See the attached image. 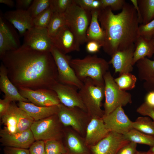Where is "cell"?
Here are the masks:
<instances>
[{"label":"cell","mask_w":154,"mask_h":154,"mask_svg":"<svg viewBox=\"0 0 154 154\" xmlns=\"http://www.w3.org/2000/svg\"><path fill=\"white\" fill-rule=\"evenodd\" d=\"M50 7L54 13L63 14L71 5L73 0H50Z\"/></svg>","instance_id":"obj_38"},{"label":"cell","mask_w":154,"mask_h":154,"mask_svg":"<svg viewBox=\"0 0 154 154\" xmlns=\"http://www.w3.org/2000/svg\"><path fill=\"white\" fill-rule=\"evenodd\" d=\"M0 3L11 8L13 7L15 5L14 1L12 0H0Z\"/></svg>","instance_id":"obj_50"},{"label":"cell","mask_w":154,"mask_h":154,"mask_svg":"<svg viewBox=\"0 0 154 154\" xmlns=\"http://www.w3.org/2000/svg\"><path fill=\"white\" fill-rule=\"evenodd\" d=\"M70 64L82 82L90 78L96 85L104 86V76L109 70V66L104 59L96 55H88L82 59H71Z\"/></svg>","instance_id":"obj_3"},{"label":"cell","mask_w":154,"mask_h":154,"mask_svg":"<svg viewBox=\"0 0 154 154\" xmlns=\"http://www.w3.org/2000/svg\"><path fill=\"white\" fill-rule=\"evenodd\" d=\"M4 154H30L27 149L5 147L3 148Z\"/></svg>","instance_id":"obj_43"},{"label":"cell","mask_w":154,"mask_h":154,"mask_svg":"<svg viewBox=\"0 0 154 154\" xmlns=\"http://www.w3.org/2000/svg\"><path fill=\"white\" fill-rule=\"evenodd\" d=\"M101 9L110 7L112 10L116 11L122 10L126 3L124 0H100Z\"/></svg>","instance_id":"obj_39"},{"label":"cell","mask_w":154,"mask_h":154,"mask_svg":"<svg viewBox=\"0 0 154 154\" xmlns=\"http://www.w3.org/2000/svg\"><path fill=\"white\" fill-rule=\"evenodd\" d=\"M15 109L18 118L17 132L30 129L35 121L33 119L16 105Z\"/></svg>","instance_id":"obj_31"},{"label":"cell","mask_w":154,"mask_h":154,"mask_svg":"<svg viewBox=\"0 0 154 154\" xmlns=\"http://www.w3.org/2000/svg\"><path fill=\"white\" fill-rule=\"evenodd\" d=\"M18 106L24 110L35 121H38L56 114L58 105L48 107L37 106L29 102H19Z\"/></svg>","instance_id":"obj_22"},{"label":"cell","mask_w":154,"mask_h":154,"mask_svg":"<svg viewBox=\"0 0 154 154\" xmlns=\"http://www.w3.org/2000/svg\"><path fill=\"white\" fill-rule=\"evenodd\" d=\"M4 17L23 36L27 31L34 26L33 19L27 10L16 9L6 12Z\"/></svg>","instance_id":"obj_19"},{"label":"cell","mask_w":154,"mask_h":154,"mask_svg":"<svg viewBox=\"0 0 154 154\" xmlns=\"http://www.w3.org/2000/svg\"><path fill=\"white\" fill-rule=\"evenodd\" d=\"M16 106L14 102H12L8 110L0 117L4 125L3 129L10 133L17 132L18 118Z\"/></svg>","instance_id":"obj_27"},{"label":"cell","mask_w":154,"mask_h":154,"mask_svg":"<svg viewBox=\"0 0 154 154\" xmlns=\"http://www.w3.org/2000/svg\"><path fill=\"white\" fill-rule=\"evenodd\" d=\"M144 102L154 109V91L148 92L145 97Z\"/></svg>","instance_id":"obj_48"},{"label":"cell","mask_w":154,"mask_h":154,"mask_svg":"<svg viewBox=\"0 0 154 154\" xmlns=\"http://www.w3.org/2000/svg\"><path fill=\"white\" fill-rule=\"evenodd\" d=\"M114 80L119 88L126 91L131 90L135 88L137 78L134 75L131 73L123 74Z\"/></svg>","instance_id":"obj_32"},{"label":"cell","mask_w":154,"mask_h":154,"mask_svg":"<svg viewBox=\"0 0 154 154\" xmlns=\"http://www.w3.org/2000/svg\"><path fill=\"white\" fill-rule=\"evenodd\" d=\"M23 37L22 45L32 49L50 52L53 46L47 28L34 26L27 30Z\"/></svg>","instance_id":"obj_10"},{"label":"cell","mask_w":154,"mask_h":154,"mask_svg":"<svg viewBox=\"0 0 154 154\" xmlns=\"http://www.w3.org/2000/svg\"><path fill=\"white\" fill-rule=\"evenodd\" d=\"M153 40H149L139 36L138 37L134 43L133 65L138 60L146 56L149 58L152 56L154 54Z\"/></svg>","instance_id":"obj_26"},{"label":"cell","mask_w":154,"mask_h":154,"mask_svg":"<svg viewBox=\"0 0 154 154\" xmlns=\"http://www.w3.org/2000/svg\"><path fill=\"white\" fill-rule=\"evenodd\" d=\"M133 128L154 137V121L148 116L137 117L132 123Z\"/></svg>","instance_id":"obj_30"},{"label":"cell","mask_w":154,"mask_h":154,"mask_svg":"<svg viewBox=\"0 0 154 154\" xmlns=\"http://www.w3.org/2000/svg\"><path fill=\"white\" fill-rule=\"evenodd\" d=\"M50 52L56 65L58 82L80 89L83 82L78 78L70 66L71 57L63 53L54 46Z\"/></svg>","instance_id":"obj_9"},{"label":"cell","mask_w":154,"mask_h":154,"mask_svg":"<svg viewBox=\"0 0 154 154\" xmlns=\"http://www.w3.org/2000/svg\"><path fill=\"white\" fill-rule=\"evenodd\" d=\"M44 141L45 154H66L64 145L60 140L52 139Z\"/></svg>","instance_id":"obj_35"},{"label":"cell","mask_w":154,"mask_h":154,"mask_svg":"<svg viewBox=\"0 0 154 154\" xmlns=\"http://www.w3.org/2000/svg\"><path fill=\"white\" fill-rule=\"evenodd\" d=\"M57 115L65 127H71L82 136H85L87 125L91 117L86 112L77 108H68L61 104L58 105Z\"/></svg>","instance_id":"obj_7"},{"label":"cell","mask_w":154,"mask_h":154,"mask_svg":"<svg viewBox=\"0 0 154 154\" xmlns=\"http://www.w3.org/2000/svg\"><path fill=\"white\" fill-rule=\"evenodd\" d=\"M105 102L104 115H107L117 108L125 106L132 102L131 94L120 89L115 82L109 70L104 76Z\"/></svg>","instance_id":"obj_6"},{"label":"cell","mask_w":154,"mask_h":154,"mask_svg":"<svg viewBox=\"0 0 154 154\" xmlns=\"http://www.w3.org/2000/svg\"><path fill=\"white\" fill-rule=\"evenodd\" d=\"M51 89L56 93L61 104L68 108H78L87 112L79 92L77 90L78 89L76 87L57 82Z\"/></svg>","instance_id":"obj_15"},{"label":"cell","mask_w":154,"mask_h":154,"mask_svg":"<svg viewBox=\"0 0 154 154\" xmlns=\"http://www.w3.org/2000/svg\"><path fill=\"white\" fill-rule=\"evenodd\" d=\"M147 152L149 154H154V146L151 147Z\"/></svg>","instance_id":"obj_51"},{"label":"cell","mask_w":154,"mask_h":154,"mask_svg":"<svg viewBox=\"0 0 154 154\" xmlns=\"http://www.w3.org/2000/svg\"><path fill=\"white\" fill-rule=\"evenodd\" d=\"M67 25L74 35L80 44L86 42V33L90 24L91 15L73 0L64 13Z\"/></svg>","instance_id":"obj_4"},{"label":"cell","mask_w":154,"mask_h":154,"mask_svg":"<svg viewBox=\"0 0 154 154\" xmlns=\"http://www.w3.org/2000/svg\"><path fill=\"white\" fill-rule=\"evenodd\" d=\"M50 6V0H33L27 11L33 19Z\"/></svg>","instance_id":"obj_34"},{"label":"cell","mask_w":154,"mask_h":154,"mask_svg":"<svg viewBox=\"0 0 154 154\" xmlns=\"http://www.w3.org/2000/svg\"><path fill=\"white\" fill-rule=\"evenodd\" d=\"M129 142L123 135L110 131L105 137L89 148L91 154H117L122 147Z\"/></svg>","instance_id":"obj_14"},{"label":"cell","mask_w":154,"mask_h":154,"mask_svg":"<svg viewBox=\"0 0 154 154\" xmlns=\"http://www.w3.org/2000/svg\"><path fill=\"white\" fill-rule=\"evenodd\" d=\"M79 90V93L88 114L91 118H102L104 112L101 107L104 96V86L97 85L91 79L87 78Z\"/></svg>","instance_id":"obj_5"},{"label":"cell","mask_w":154,"mask_h":154,"mask_svg":"<svg viewBox=\"0 0 154 154\" xmlns=\"http://www.w3.org/2000/svg\"><path fill=\"white\" fill-rule=\"evenodd\" d=\"M0 88L4 93L5 97L8 98L12 102H30L21 95L17 88L10 80L6 69L2 62L0 66Z\"/></svg>","instance_id":"obj_23"},{"label":"cell","mask_w":154,"mask_h":154,"mask_svg":"<svg viewBox=\"0 0 154 154\" xmlns=\"http://www.w3.org/2000/svg\"></svg>","instance_id":"obj_53"},{"label":"cell","mask_w":154,"mask_h":154,"mask_svg":"<svg viewBox=\"0 0 154 154\" xmlns=\"http://www.w3.org/2000/svg\"><path fill=\"white\" fill-rule=\"evenodd\" d=\"M53 46L63 53L79 51L80 44L68 27L65 25L51 37Z\"/></svg>","instance_id":"obj_16"},{"label":"cell","mask_w":154,"mask_h":154,"mask_svg":"<svg viewBox=\"0 0 154 154\" xmlns=\"http://www.w3.org/2000/svg\"><path fill=\"white\" fill-rule=\"evenodd\" d=\"M21 45L19 36L15 28L0 15V58L7 52L16 50Z\"/></svg>","instance_id":"obj_12"},{"label":"cell","mask_w":154,"mask_h":154,"mask_svg":"<svg viewBox=\"0 0 154 154\" xmlns=\"http://www.w3.org/2000/svg\"><path fill=\"white\" fill-rule=\"evenodd\" d=\"M0 135V142L5 147L27 149L35 141L30 129L14 133H9L3 129Z\"/></svg>","instance_id":"obj_17"},{"label":"cell","mask_w":154,"mask_h":154,"mask_svg":"<svg viewBox=\"0 0 154 154\" xmlns=\"http://www.w3.org/2000/svg\"><path fill=\"white\" fill-rule=\"evenodd\" d=\"M100 10H94L90 11L91 19L86 33V42L90 41H96L100 44L102 47L105 33L99 23L98 16Z\"/></svg>","instance_id":"obj_25"},{"label":"cell","mask_w":154,"mask_h":154,"mask_svg":"<svg viewBox=\"0 0 154 154\" xmlns=\"http://www.w3.org/2000/svg\"><path fill=\"white\" fill-rule=\"evenodd\" d=\"M130 1L131 2L132 5L135 8L137 13L139 23L141 24H142V20L138 5L137 0H131Z\"/></svg>","instance_id":"obj_49"},{"label":"cell","mask_w":154,"mask_h":154,"mask_svg":"<svg viewBox=\"0 0 154 154\" xmlns=\"http://www.w3.org/2000/svg\"><path fill=\"white\" fill-rule=\"evenodd\" d=\"M77 133L71 130L68 131L65 135L66 154H91L84 139Z\"/></svg>","instance_id":"obj_24"},{"label":"cell","mask_w":154,"mask_h":154,"mask_svg":"<svg viewBox=\"0 0 154 154\" xmlns=\"http://www.w3.org/2000/svg\"><path fill=\"white\" fill-rule=\"evenodd\" d=\"M98 19L105 33L102 47L106 54L111 56L134 44L139 36V23L132 5L126 2L121 12L117 14L109 7L100 9Z\"/></svg>","instance_id":"obj_2"},{"label":"cell","mask_w":154,"mask_h":154,"mask_svg":"<svg viewBox=\"0 0 154 154\" xmlns=\"http://www.w3.org/2000/svg\"><path fill=\"white\" fill-rule=\"evenodd\" d=\"M136 63L138 78L144 82V88L148 92L154 91V56L153 60L145 57Z\"/></svg>","instance_id":"obj_21"},{"label":"cell","mask_w":154,"mask_h":154,"mask_svg":"<svg viewBox=\"0 0 154 154\" xmlns=\"http://www.w3.org/2000/svg\"><path fill=\"white\" fill-rule=\"evenodd\" d=\"M142 20L146 24L154 19V0H137Z\"/></svg>","instance_id":"obj_29"},{"label":"cell","mask_w":154,"mask_h":154,"mask_svg":"<svg viewBox=\"0 0 154 154\" xmlns=\"http://www.w3.org/2000/svg\"><path fill=\"white\" fill-rule=\"evenodd\" d=\"M138 34L147 39L154 40V19L146 24L139 25Z\"/></svg>","instance_id":"obj_37"},{"label":"cell","mask_w":154,"mask_h":154,"mask_svg":"<svg viewBox=\"0 0 154 154\" xmlns=\"http://www.w3.org/2000/svg\"><path fill=\"white\" fill-rule=\"evenodd\" d=\"M136 111L142 115L149 117L154 121V109L145 103H143L139 107Z\"/></svg>","instance_id":"obj_41"},{"label":"cell","mask_w":154,"mask_h":154,"mask_svg":"<svg viewBox=\"0 0 154 154\" xmlns=\"http://www.w3.org/2000/svg\"><path fill=\"white\" fill-rule=\"evenodd\" d=\"M125 138L130 142L144 144L151 147L154 146V137L146 134L133 128L124 135Z\"/></svg>","instance_id":"obj_28"},{"label":"cell","mask_w":154,"mask_h":154,"mask_svg":"<svg viewBox=\"0 0 154 154\" xmlns=\"http://www.w3.org/2000/svg\"><path fill=\"white\" fill-rule=\"evenodd\" d=\"M54 12L50 7L33 19L35 26L47 28L52 17Z\"/></svg>","instance_id":"obj_36"},{"label":"cell","mask_w":154,"mask_h":154,"mask_svg":"<svg viewBox=\"0 0 154 154\" xmlns=\"http://www.w3.org/2000/svg\"><path fill=\"white\" fill-rule=\"evenodd\" d=\"M30 154H45V143L43 140H35L29 147Z\"/></svg>","instance_id":"obj_40"},{"label":"cell","mask_w":154,"mask_h":154,"mask_svg":"<svg viewBox=\"0 0 154 154\" xmlns=\"http://www.w3.org/2000/svg\"><path fill=\"white\" fill-rule=\"evenodd\" d=\"M12 102L9 99L5 97L4 99H0V117L8 110Z\"/></svg>","instance_id":"obj_45"},{"label":"cell","mask_w":154,"mask_h":154,"mask_svg":"<svg viewBox=\"0 0 154 154\" xmlns=\"http://www.w3.org/2000/svg\"><path fill=\"white\" fill-rule=\"evenodd\" d=\"M10 80L18 89H51L58 81L56 65L50 52L35 50L22 45L0 58Z\"/></svg>","instance_id":"obj_1"},{"label":"cell","mask_w":154,"mask_h":154,"mask_svg":"<svg viewBox=\"0 0 154 154\" xmlns=\"http://www.w3.org/2000/svg\"><path fill=\"white\" fill-rule=\"evenodd\" d=\"M110 132L106 127L102 118H92L86 128L85 143L89 148L105 137Z\"/></svg>","instance_id":"obj_20"},{"label":"cell","mask_w":154,"mask_h":154,"mask_svg":"<svg viewBox=\"0 0 154 154\" xmlns=\"http://www.w3.org/2000/svg\"><path fill=\"white\" fill-rule=\"evenodd\" d=\"M61 124L56 114L34 121L30 129L35 140H60L63 135Z\"/></svg>","instance_id":"obj_8"},{"label":"cell","mask_w":154,"mask_h":154,"mask_svg":"<svg viewBox=\"0 0 154 154\" xmlns=\"http://www.w3.org/2000/svg\"><path fill=\"white\" fill-rule=\"evenodd\" d=\"M33 1V0H17L15 5L16 9L27 10Z\"/></svg>","instance_id":"obj_46"},{"label":"cell","mask_w":154,"mask_h":154,"mask_svg":"<svg viewBox=\"0 0 154 154\" xmlns=\"http://www.w3.org/2000/svg\"><path fill=\"white\" fill-rule=\"evenodd\" d=\"M106 128L110 131L124 135L133 128L132 122L127 116L121 106L102 118Z\"/></svg>","instance_id":"obj_13"},{"label":"cell","mask_w":154,"mask_h":154,"mask_svg":"<svg viewBox=\"0 0 154 154\" xmlns=\"http://www.w3.org/2000/svg\"><path fill=\"white\" fill-rule=\"evenodd\" d=\"M75 3L84 9L90 11L94 0H74Z\"/></svg>","instance_id":"obj_47"},{"label":"cell","mask_w":154,"mask_h":154,"mask_svg":"<svg viewBox=\"0 0 154 154\" xmlns=\"http://www.w3.org/2000/svg\"><path fill=\"white\" fill-rule=\"evenodd\" d=\"M136 154H149L147 152L138 151Z\"/></svg>","instance_id":"obj_52"},{"label":"cell","mask_w":154,"mask_h":154,"mask_svg":"<svg viewBox=\"0 0 154 154\" xmlns=\"http://www.w3.org/2000/svg\"><path fill=\"white\" fill-rule=\"evenodd\" d=\"M66 25L64 14H60L54 13L47 27L50 36L54 35L60 29Z\"/></svg>","instance_id":"obj_33"},{"label":"cell","mask_w":154,"mask_h":154,"mask_svg":"<svg viewBox=\"0 0 154 154\" xmlns=\"http://www.w3.org/2000/svg\"><path fill=\"white\" fill-rule=\"evenodd\" d=\"M18 89L23 97L36 105L48 107L58 105L60 104L56 93L52 90H32L23 87Z\"/></svg>","instance_id":"obj_11"},{"label":"cell","mask_w":154,"mask_h":154,"mask_svg":"<svg viewBox=\"0 0 154 154\" xmlns=\"http://www.w3.org/2000/svg\"><path fill=\"white\" fill-rule=\"evenodd\" d=\"M135 48L134 44L126 49L116 52L111 56L108 63L112 65L115 72L119 73V76L132 71Z\"/></svg>","instance_id":"obj_18"},{"label":"cell","mask_w":154,"mask_h":154,"mask_svg":"<svg viewBox=\"0 0 154 154\" xmlns=\"http://www.w3.org/2000/svg\"><path fill=\"white\" fill-rule=\"evenodd\" d=\"M102 45L95 41H90L87 42L86 50L89 53L94 54L99 51Z\"/></svg>","instance_id":"obj_44"},{"label":"cell","mask_w":154,"mask_h":154,"mask_svg":"<svg viewBox=\"0 0 154 154\" xmlns=\"http://www.w3.org/2000/svg\"><path fill=\"white\" fill-rule=\"evenodd\" d=\"M137 144L132 142L122 147L118 151L117 154H136Z\"/></svg>","instance_id":"obj_42"}]
</instances>
